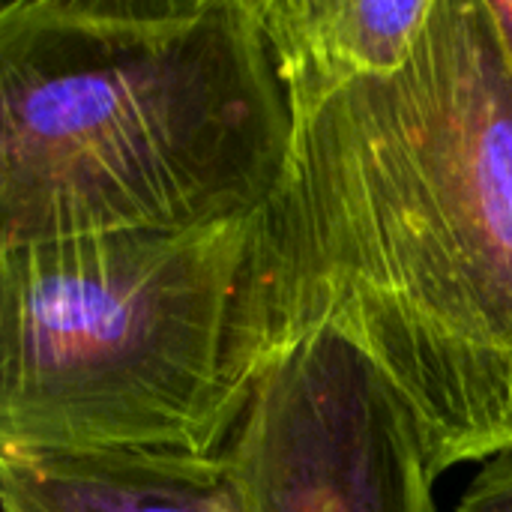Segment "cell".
I'll return each instance as SVG.
<instances>
[{
	"label": "cell",
	"instance_id": "5",
	"mask_svg": "<svg viewBox=\"0 0 512 512\" xmlns=\"http://www.w3.org/2000/svg\"><path fill=\"white\" fill-rule=\"evenodd\" d=\"M3 512H252L231 453H0Z\"/></svg>",
	"mask_w": 512,
	"mask_h": 512
},
{
	"label": "cell",
	"instance_id": "2",
	"mask_svg": "<svg viewBox=\"0 0 512 512\" xmlns=\"http://www.w3.org/2000/svg\"><path fill=\"white\" fill-rule=\"evenodd\" d=\"M294 135L252 0L0 6V249L249 219Z\"/></svg>",
	"mask_w": 512,
	"mask_h": 512
},
{
	"label": "cell",
	"instance_id": "4",
	"mask_svg": "<svg viewBox=\"0 0 512 512\" xmlns=\"http://www.w3.org/2000/svg\"><path fill=\"white\" fill-rule=\"evenodd\" d=\"M228 453L252 512H438L411 408L336 333L273 357Z\"/></svg>",
	"mask_w": 512,
	"mask_h": 512
},
{
	"label": "cell",
	"instance_id": "7",
	"mask_svg": "<svg viewBox=\"0 0 512 512\" xmlns=\"http://www.w3.org/2000/svg\"><path fill=\"white\" fill-rule=\"evenodd\" d=\"M459 512H512V447L483 462L459 501Z\"/></svg>",
	"mask_w": 512,
	"mask_h": 512
},
{
	"label": "cell",
	"instance_id": "6",
	"mask_svg": "<svg viewBox=\"0 0 512 512\" xmlns=\"http://www.w3.org/2000/svg\"><path fill=\"white\" fill-rule=\"evenodd\" d=\"M435 0H252L294 123L345 87L393 75Z\"/></svg>",
	"mask_w": 512,
	"mask_h": 512
},
{
	"label": "cell",
	"instance_id": "1",
	"mask_svg": "<svg viewBox=\"0 0 512 512\" xmlns=\"http://www.w3.org/2000/svg\"><path fill=\"white\" fill-rule=\"evenodd\" d=\"M261 261L276 354L360 348L435 477L512 447V69L486 0H435L405 66L297 123Z\"/></svg>",
	"mask_w": 512,
	"mask_h": 512
},
{
	"label": "cell",
	"instance_id": "8",
	"mask_svg": "<svg viewBox=\"0 0 512 512\" xmlns=\"http://www.w3.org/2000/svg\"><path fill=\"white\" fill-rule=\"evenodd\" d=\"M486 9L492 15V24L498 30V39L504 45V54L512 69V0H486Z\"/></svg>",
	"mask_w": 512,
	"mask_h": 512
},
{
	"label": "cell",
	"instance_id": "3",
	"mask_svg": "<svg viewBox=\"0 0 512 512\" xmlns=\"http://www.w3.org/2000/svg\"><path fill=\"white\" fill-rule=\"evenodd\" d=\"M273 357L261 213L0 249V453L219 456Z\"/></svg>",
	"mask_w": 512,
	"mask_h": 512
}]
</instances>
